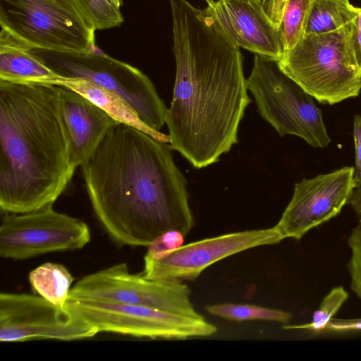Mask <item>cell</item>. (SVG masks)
I'll list each match as a JSON object with an SVG mask.
<instances>
[{
  "mask_svg": "<svg viewBox=\"0 0 361 361\" xmlns=\"http://www.w3.org/2000/svg\"><path fill=\"white\" fill-rule=\"evenodd\" d=\"M204 10L239 48L276 61L283 55L279 31L262 0H215Z\"/></svg>",
  "mask_w": 361,
  "mask_h": 361,
  "instance_id": "obj_14",
  "label": "cell"
},
{
  "mask_svg": "<svg viewBox=\"0 0 361 361\" xmlns=\"http://www.w3.org/2000/svg\"><path fill=\"white\" fill-rule=\"evenodd\" d=\"M205 309L212 315L240 322L262 320L286 324L291 319L288 312L250 304L221 303Z\"/></svg>",
  "mask_w": 361,
  "mask_h": 361,
  "instance_id": "obj_21",
  "label": "cell"
},
{
  "mask_svg": "<svg viewBox=\"0 0 361 361\" xmlns=\"http://www.w3.org/2000/svg\"><path fill=\"white\" fill-rule=\"evenodd\" d=\"M355 145V167L354 184L355 188H361V114L353 117V130Z\"/></svg>",
  "mask_w": 361,
  "mask_h": 361,
  "instance_id": "obj_27",
  "label": "cell"
},
{
  "mask_svg": "<svg viewBox=\"0 0 361 361\" xmlns=\"http://www.w3.org/2000/svg\"><path fill=\"white\" fill-rule=\"evenodd\" d=\"M190 293L181 281L150 279L130 273L126 263H118L83 276L71 288L68 299L104 300L202 317Z\"/></svg>",
  "mask_w": 361,
  "mask_h": 361,
  "instance_id": "obj_9",
  "label": "cell"
},
{
  "mask_svg": "<svg viewBox=\"0 0 361 361\" xmlns=\"http://www.w3.org/2000/svg\"><path fill=\"white\" fill-rule=\"evenodd\" d=\"M90 238V228L83 221L52 207L21 214L5 213L0 226V255L24 260L81 249Z\"/></svg>",
  "mask_w": 361,
  "mask_h": 361,
  "instance_id": "obj_10",
  "label": "cell"
},
{
  "mask_svg": "<svg viewBox=\"0 0 361 361\" xmlns=\"http://www.w3.org/2000/svg\"><path fill=\"white\" fill-rule=\"evenodd\" d=\"M207 5L212 4L215 0H204Z\"/></svg>",
  "mask_w": 361,
  "mask_h": 361,
  "instance_id": "obj_31",
  "label": "cell"
},
{
  "mask_svg": "<svg viewBox=\"0 0 361 361\" xmlns=\"http://www.w3.org/2000/svg\"><path fill=\"white\" fill-rule=\"evenodd\" d=\"M185 237L178 231L165 232L149 243L145 257L155 259L162 258L171 251L182 246Z\"/></svg>",
  "mask_w": 361,
  "mask_h": 361,
  "instance_id": "obj_25",
  "label": "cell"
},
{
  "mask_svg": "<svg viewBox=\"0 0 361 361\" xmlns=\"http://www.w3.org/2000/svg\"><path fill=\"white\" fill-rule=\"evenodd\" d=\"M28 279L33 291L56 306L64 307L73 278L66 267L46 262L32 270Z\"/></svg>",
  "mask_w": 361,
  "mask_h": 361,
  "instance_id": "obj_19",
  "label": "cell"
},
{
  "mask_svg": "<svg viewBox=\"0 0 361 361\" xmlns=\"http://www.w3.org/2000/svg\"><path fill=\"white\" fill-rule=\"evenodd\" d=\"M355 188L354 167L304 178L274 226L283 240H300L312 229L338 216Z\"/></svg>",
  "mask_w": 361,
  "mask_h": 361,
  "instance_id": "obj_13",
  "label": "cell"
},
{
  "mask_svg": "<svg viewBox=\"0 0 361 361\" xmlns=\"http://www.w3.org/2000/svg\"><path fill=\"white\" fill-rule=\"evenodd\" d=\"M1 28L27 46L63 53H91L95 28L74 0H0Z\"/></svg>",
  "mask_w": 361,
  "mask_h": 361,
  "instance_id": "obj_5",
  "label": "cell"
},
{
  "mask_svg": "<svg viewBox=\"0 0 361 361\" xmlns=\"http://www.w3.org/2000/svg\"><path fill=\"white\" fill-rule=\"evenodd\" d=\"M345 1H349V0H345Z\"/></svg>",
  "mask_w": 361,
  "mask_h": 361,
  "instance_id": "obj_32",
  "label": "cell"
},
{
  "mask_svg": "<svg viewBox=\"0 0 361 361\" xmlns=\"http://www.w3.org/2000/svg\"><path fill=\"white\" fill-rule=\"evenodd\" d=\"M361 332V318L334 319L327 324L322 334L344 335Z\"/></svg>",
  "mask_w": 361,
  "mask_h": 361,
  "instance_id": "obj_26",
  "label": "cell"
},
{
  "mask_svg": "<svg viewBox=\"0 0 361 361\" xmlns=\"http://www.w3.org/2000/svg\"><path fill=\"white\" fill-rule=\"evenodd\" d=\"M34 50L59 75L82 78L118 94L153 130L159 132L166 123V105L150 79L137 68L99 48L91 53Z\"/></svg>",
  "mask_w": 361,
  "mask_h": 361,
  "instance_id": "obj_7",
  "label": "cell"
},
{
  "mask_svg": "<svg viewBox=\"0 0 361 361\" xmlns=\"http://www.w3.org/2000/svg\"><path fill=\"white\" fill-rule=\"evenodd\" d=\"M176 78L166 124L172 149L195 169L217 162L238 142L251 100L239 47L214 18L187 0H169Z\"/></svg>",
  "mask_w": 361,
  "mask_h": 361,
  "instance_id": "obj_1",
  "label": "cell"
},
{
  "mask_svg": "<svg viewBox=\"0 0 361 361\" xmlns=\"http://www.w3.org/2000/svg\"><path fill=\"white\" fill-rule=\"evenodd\" d=\"M74 1L91 20L96 30L120 27L123 22L120 8L110 0Z\"/></svg>",
  "mask_w": 361,
  "mask_h": 361,
  "instance_id": "obj_23",
  "label": "cell"
},
{
  "mask_svg": "<svg viewBox=\"0 0 361 361\" xmlns=\"http://www.w3.org/2000/svg\"><path fill=\"white\" fill-rule=\"evenodd\" d=\"M353 22L331 32L305 35L278 61L283 72L319 103L332 105L360 94Z\"/></svg>",
  "mask_w": 361,
  "mask_h": 361,
  "instance_id": "obj_4",
  "label": "cell"
},
{
  "mask_svg": "<svg viewBox=\"0 0 361 361\" xmlns=\"http://www.w3.org/2000/svg\"><path fill=\"white\" fill-rule=\"evenodd\" d=\"M65 307L97 333H115L151 339L185 340L209 337L218 331L204 317H189L109 300L68 299Z\"/></svg>",
  "mask_w": 361,
  "mask_h": 361,
  "instance_id": "obj_8",
  "label": "cell"
},
{
  "mask_svg": "<svg viewBox=\"0 0 361 361\" xmlns=\"http://www.w3.org/2000/svg\"><path fill=\"white\" fill-rule=\"evenodd\" d=\"M98 333L66 307L55 305L35 294L0 293V341L23 342L37 339L75 341Z\"/></svg>",
  "mask_w": 361,
  "mask_h": 361,
  "instance_id": "obj_11",
  "label": "cell"
},
{
  "mask_svg": "<svg viewBox=\"0 0 361 361\" xmlns=\"http://www.w3.org/2000/svg\"><path fill=\"white\" fill-rule=\"evenodd\" d=\"M347 244L350 250V257L346 264L350 287L361 300V224H358L352 229Z\"/></svg>",
  "mask_w": 361,
  "mask_h": 361,
  "instance_id": "obj_24",
  "label": "cell"
},
{
  "mask_svg": "<svg viewBox=\"0 0 361 361\" xmlns=\"http://www.w3.org/2000/svg\"><path fill=\"white\" fill-rule=\"evenodd\" d=\"M312 0H262L263 8L279 31L283 53L305 37Z\"/></svg>",
  "mask_w": 361,
  "mask_h": 361,
  "instance_id": "obj_18",
  "label": "cell"
},
{
  "mask_svg": "<svg viewBox=\"0 0 361 361\" xmlns=\"http://www.w3.org/2000/svg\"><path fill=\"white\" fill-rule=\"evenodd\" d=\"M247 86L257 111L277 133L324 148L331 140L314 98L281 69L278 61L255 55Z\"/></svg>",
  "mask_w": 361,
  "mask_h": 361,
  "instance_id": "obj_6",
  "label": "cell"
},
{
  "mask_svg": "<svg viewBox=\"0 0 361 361\" xmlns=\"http://www.w3.org/2000/svg\"><path fill=\"white\" fill-rule=\"evenodd\" d=\"M60 77L35 53L33 48L1 29L0 80L54 85Z\"/></svg>",
  "mask_w": 361,
  "mask_h": 361,
  "instance_id": "obj_16",
  "label": "cell"
},
{
  "mask_svg": "<svg viewBox=\"0 0 361 361\" xmlns=\"http://www.w3.org/2000/svg\"><path fill=\"white\" fill-rule=\"evenodd\" d=\"M283 240L275 226L204 238L183 245L160 259L144 257L142 274L154 280L194 281L207 268L228 257Z\"/></svg>",
  "mask_w": 361,
  "mask_h": 361,
  "instance_id": "obj_12",
  "label": "cell"
},
{
  "mask_svg": "<svg viewBox=\"0 0 361 361\" xmlns=\"http://www.w3.org/2000/svg\"><path fill=\"white\" fill-rule=\"evenodd\" d=\"M357 8L349 1L312 0L305 35L325 34L336 31L352 22Z\"/></svg>",
  "mask_w": 361,
  "mask_h": 361,
  "instance_id": "obj_20",
  "label": "cell"
},
{
  "mask_svg": "<svg viewBox=\"0 0 361 361\" xmlns=\"http://www.w3.org/2000/svg\"><path fill=\"white\" fill-rule=\"evenodd\" d=\"M352 42L357 66L361 71V8H357V13L353 22Z\"/></svg>",
  "mask_w": 361,
  "mask_h": 361,
  "instance_id": "obj_28",
  "label": "cell"
},
{
  "mask_svg": "<svg viewBox=\"0 0 361 361\" xmlns=\"http://www.w3.org/2000/svg\"><path fill=\"white\" fill-rule=\"evenodd\" d=\"M56 86L70 137L72 161L77 169L92 156L117 121L81 94Z\"/></svg>",
  "mask_w": 361,
  "mask_h": 361,
  "instance_id": "obj_15",
  "label": "cell"
},
{
  "mask_svg": "<svg viewBox=\"0 0 361 361\" xmlns=\"http://www.w3.org/2000/svg\"><path fill=\"white\" fill-rule=\"evenodd\" d=\"M74 90L99 106L111 117L146 132L154 137L169 142V135L149 128L134 109L118 94L82 78L60 77L54 83Z\"/></svg>",
  "mask_w": 361,
  "mask_h": 361,
  "instance_id": "obj_17",
  "label": "cell"
},
{
  "mask_svg": "<svg viewBox=\"0 0 361 361\" xmlns=\"http://www.w3.org/2000/svg\"><path fill=\"white\" fill-rule=\"evenodd\" d=\"M347 204L352 207L357 219L358 224H361V188H354Z\"/></svg>",
  "mask_w": 361,
  "mask_h": 361,
  "instance_id": "obj_29",
  "label": "cell"
},
{
  "mask_svg": "<svg viewBox=\"0 0 361 361\" xmlns=\"http://www.w3.org/2000/svg\"><path fill=\"white\" fill-rule=\"evenodd\" d=\"M76 168L57 86L0 80V207H52Z\"/></svg>",
  "mask_w": 361,
  "mask_h": 361,
  "instance_id": "obj_3",
  "label": "cell"
},
{
  "mask_svg": "<svg viewBox=\"0 0 361 361\" xmlns=\"http://www.w3.org/2000/svg\"><path fill=\"white\" fill-rule=\"evenodd\" d=\"M114 4H115L116 6L121 8V6L123 5V0H110Z\"/></svg>",
  "mask_w": 361,
  "mask_h": 361,
  "instance_id": "obj_30",
  "label": "cell"
},
{
  "mask_svg": "<svg viewBox=\"0 0 361 361\" xmlns=\"http://www.w3.org/2000/svg\"><path fill=\"white\" fill-rule=\"evenodd\" d=\"M348 298V293L342 286L333 288L323 298L318 309L312 314V321L303 324L283 326L286 330L302 329L314 335H321L329 321L339 311Z\"/></svg>",
  "mask_w": 361,
  "mask_h": 361,
  "instance_id": "obj_22",
  "label": "cell"
},
{
  "mask_svg": "<svg viewBox=\"0 0 361 361\" xmlns=\"http://www.w3.org/2000/svg\"><path fill=\"white\" fill-rule=\"evenodd\" d=\"M171 149L117 121L81 166L94 212L118 245L147 247L165 232L191 231L188 181Z\"/></svg>",
  "mask_w": 361,
  "mask_h": 361,
  "instance_id": "obj_2",
  "label": "cell"
}]
</instances>
